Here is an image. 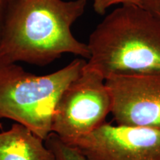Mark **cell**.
Here are the masks:
<instances>
[{"mask_svg": "<svg viewBox=\"0 0 160 160\" xmlns=\"http://www.w3.org/2000/svg\"><path fill=\"white\" fill-rule=\"evenodd\" d=\"M88 0H14L0 39V61L45 66L71 53L88 59L71 27Z\"/></svg>", "mask_w": 160, "mask_h": 160, "instance_id": "obj_1", "label": "cell"}, {"mask_svg": "<svg viewBox=\"0 0 160 160\" xmlns=\"http://www.w3.org/2000/svg\"><path fill=\"white\" fill-rule=\"evenodd\" d=\"M88 64L104 76L160 74V19L142 6L122 5L90 35Z\"/></svg>", "mask_w": 160, "mask_h": 160, "instance_id": "obj_2", "label": "cell"}, {"mask_svg": "<svg viewBox=\"0 0 160 160\" xmlns=\"http://www.w3.org/2000/svg\"><path fill=\"white\" fill-rule=\"evenodd\" d=\"M86 62L77 59L47 75L26 71L17 63L0 61V119L15 121L45 140L58 100Z\"/></svg>", "mask_w": 160, "mask_h": 160, "instance_id": "obj_3", "label": "cell"}, {"mask_svg": "<svg viewBox=\"0 0 160 160\" xmlns=\"http://www.w3.org/2000/svg\"><path fill=\"white\" fill-rule=\"evenodd\" d=\"M111 105L105 78L86 62L58 100L52 118V133L65 142L88 134L105 122Z\"/></svg>", "mask_w": 160, "mask_h": 160, "instance_id": "obj_4", "label": "cell"}, {"mask_svg": "<svg viewBox=\"0 0 160 160\" xmlns=\"http://www.w3.org/2000/svg\"><path fill=\"white\" fill-rule=\"evenodd\" d=\"M66 143L88 160H160V128H156L105 122L91 133Z\"/></svg>", "mask_w": 160, "mask_h": 160, "instance_id": "obj_5", "label": "cell"}, {"mask_svg": "<svg viewBox=\"0 0 160 160\" xmlns=\"http://www.w3.org/2000/svg\"><path fill=\"white\" fill-rule=\"evenodd\" d=\"M105 82L114 124L160 128V74L113 75Z\"/></svg>", "mask_w": 160, "mask_h": 160, "instance_id": "obj_6", "label": "cell"}, {"mask_svg": "<svg viewBox=\"0 0 160 160\" xmlns=\"http://www.w3.org/2000/svg\"><path fill=\"white\" fill-rule=\"evenodd\" d=\"M0 160H55L45 140L16 122L0 132Z\"/></svg>", "mask_w": 160, "mask_h": 160, "instance_id": "obj_7", "label": "cell"}, {"mask_svg": "<svg viewBox=\"0 0 160 160\" xmlns=\"http://www.w3.org/2000/svg\"><path fill=\"white\" fill-rule=\"evenodd\" d=\"M45 145L53 152L55 160H88L79 150L51 133L45 140Z\"/></svg>", "mask_w": 160, "mask_h": 160, "instance_id": "obj_8", "label": "cell"}, {"mask_svg": "<svg viewBox=\"0 0 160 160\" xmlns=\"http://www.w3.org/2000/svg\"><path fill=\"white\" fill-rule=\"evenodd\" d=\"M139 4V0H93V8L96 13L104 15L107 10L115 5H128Z\"/></svg>", "mask_w": 160, "mask_h": 160, "instance_id": "obj_9", "label": "cell"}, {"mask_svg": "<svg viewBox=\"0 0 160 160\" xmlns=\"http://www.w3.org/2000/svg\"><path fill=\"white\" fill-rule=\"evenodd\" d=\"M14 0H0V39L2 35L6 20Z\"/></svg>", "mask_w": 160, "mask_h": 160, "instance_id": "obj_10", "label": "cell"}, {"mask_svg": "<svg viewBox=\"0 0 160 160\" xmlns=\"http://www.w3.org/2000/svg\"><path fill=\"white\" fill-rule=\"evenodd\" d=\"M138 5L148 10L160 19V0H139Z\"/></svg>", "mask_w": 160, "mask_h": 160, "instance_id": "obj_11", "label": "cell"}]
</instances>
